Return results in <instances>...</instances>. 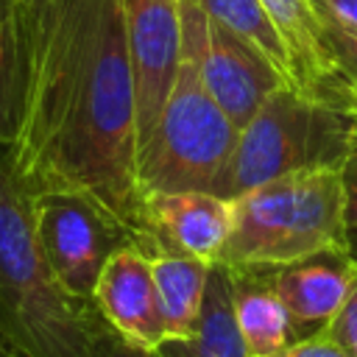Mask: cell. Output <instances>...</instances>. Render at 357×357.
<instances>
[{"instance_id": "15", "label": "cell", "mask_w": 357, "mask_h": 357, "mask_svg": "<svg viewBox=\"0 0 357 357\" xmlns=\"http://www.w3.org/2000/svg\"><path fill=\"white\" fill-rule=\"evenodd\" d=\"M271 59L290 86V56L259 0H187Z\"/></svg>"}, {"instance_id": "14", "label": "cell", "mask_w": 357, "mask_h": 357, "mask_svg": "<svg viewBox=\"0 0 357 357\" xmlns=\"http://www.w3.org/2000/svg\"><path fill=\"white\" fill-rule=\"evenodd\" d=\"M151 271H153V284L167 337H187L195 326L212 265L192 257L167 254V257H153Z\"/></svg>"}, {"instance_id": "18", "label": "cell", "mask_w": 357, "mask_h": 357, "mask_svg": "<svg viewBox=\"0 0 357 357\" xmlns=\"http://www.w3.org/2000/svg\"><path fill=\"white\" fill-rule=\"evenodd\" d=\"M326 335L349 354L357 357V259H354V279L351 287L340 304V310L335 312V318L326 324Z\"/></svg>"}, {"instance_id": "11", "label": "cell", "mask_w": 357, "mask_h": 357, "mask_svg": "<svg viewBox=\"0 0 357 357\" xmlns=\"http://www.w3.org/2000/svg\"><path fill=\"white\" fill-rule=\"evenodd\" d=\"M271 276L287 310L296 340L326 329V324L335 318L354 279V257L351 251H324L282 268H271Z\"/></svg>"}, {"instance_id": "8", "label": "cell", "mask_w": 357, "mask_h": 357, "mask_svg": "<svg viewBox=\"0 0 357 357\" xmlns=\"http://www.w3.org/2000/svg\"><path fill=\"white\" fill-rule=\"evenodd\" d=\"M134 78L137 148L148 139L181 64V0H120Z\"/></svg>"}, {"instance_id": "20", "label": "cell", "mask_w": 357, "mask_h": 357, "mask_svg": "<svg viewBox=\"0 0 357 357\" xmlns=\"http://www.w3.org/2000/svg\"><path fill=\"white\" fill-rule=\"evenodd\" d=\"M92 357H156V351L151 349H142L126 337H120L109 324L100 329L98 340H95V349H92Z\"/></svg>"}, {"instance_id": "16", "label": "cell", "mask_w": 357, "mask_h": 357, "mask_svg": "<svg viewBox=\"0 0 357 357\" xmlns=\"http://www.w3.org/2000/svg\"><path fill=\"white\" fill-rule=\"evenodd\" d=\"M318 22H321V47L326 53L329 73L310 98L357 117V33L321 17Z\"/></svg>"}, {"instance_id": "13", "label": "cell", "mask_w": 357, "mask_h": 357, "mask_svg": "<svg viewBox=\"0 0 357 357\" xmlns=\"http://www.w3.org/2000/svg\"><path fill=\"white\" fill-rule=\"evenodd\" d=\"M290 56V86L312 95L329 73L321 47V22L310 0H259Z\"/></svg>"}, {"instance_id": "23", "label": "cell", "mask_w": 357, "mask_h": 357, "mask_svg": "<svg viewBox=\"0 0 357 357\" xmlns=\"http://www.w3.org/2000/svg\"><path fill=\"white\" fill-rule=\"evenodd\" d=\"M156 357H223L209 351L204 343H198L192 335L187 337H167L156 346Z\"/></svg>"}, {"instance_id": "17", "label": "cell", "mask_w": 357, "mask_h": 357, "mask_svg": "<svg viewBox=\"0 0 357 357\" xmlns=\"http://www.w3.org/2000/svg\"><path fill=\"white\" fill-rule=\"evenodd\" d=\"M11 117V0H0V151L8 142Z\"/></svg>"}, {"instance_id": "21", "label": "cell", "mask_w": 357, "mask_h": 357, "mask_svg": "<svg viewBox=\"0 0 357 357\" xmlns=\"http://www.w3.org/2000/svg\"><path fill=\"white\" fill-rule=\"evenodd\" d=\"M340 184H343V215L351 234L357 231V142L351 145L346 162L340 165Z\"/></svg>"}, {"instance_id": "19", "label": "cell", "mask_w": 357, "mask_h": 357, "mask_svg": "<svg viewBox=\"0 0 357 357\" xmlns=\"http://www.w3.org/2000/svg\"><path fill=\"white\" fill-rule=\"evenodd\" d=\"M271 357H349V354L326 335V329H321V332H312L307 337L290 340L284 349H279Z\"/></svg>"}, {"instance_id": "26", "label": "cell", "mask_w": 357, "mask_h": 357, "mask_svg": "<svg viewBox=\"0 0 357 357\" xmlns=\"http://www.w3.org/2000/svg\"><path fill=\"white\" fill-rule=\"evenodd\" d=\"M8 357H11V354H8Z\"/></svg>"}, {"instance_id": "6", "label": "cell", "mask_w": 357, "mask_h": 357, "mask_svg": "<svg viewBox=\"0 0 357 357\" xmlns=\"http://www.w3.org/2000/svg\"><path fill=\"white\" fill-rule=\"evenodd\" d=\"M31 212L39 251L56 284L70 298L92 304L109 257L123 245H134L131 231L89 195L67 190L31 195Z\"/></svg>"}, {"instance_id": "9", "label": "cell", "mask_w": 357, "mask_h": 357, "mask_svg": "<svg viewBox=\"0 0 357 357\" xmlns=\"http://www.w3.org/2000/svg\"><path fill=\"white\" fill-rule=\"evenodd\" d=\"M231 201L215 192H148L134 245L148 257H192L215 265L229 234Z\"/></svg>"}, {"instance_id": "7", "label": "cell", "mask_w": 357, "mask_h": 357, "mask_svg": "<svg viewBox=\"0 0 357 357\" xmlns=\"http://www.w3.org/2000/svg\"><path fill=\"white\" fill-rule=\"evenodd\" d=\"M181 61L195 67L206 92L237 128L287 84L265 53L187 0H181Z\"/></svg>"}, {"instance_id": "10", "label": "cell", "mask_w": 357, "mask_h": 357, "mask_svg": "<svg viewBox=\"0 0 357 357\" xmlns=\"http://www.w3.org/2000/svg\"><path fill=\"white\" fill-rule=\"evenodd\" d=\"M92 307L120 337L142 349L156 351L167 337L151 259L137 245H123L109 257L98 276Z\"/></svg>"}, {"instance_id": "4", "label": "cell", "mask_w": 357, "mask_h": 357, "mask_svg": "<svg viewBox=\"0 0 357 357\" xmlns=\"http://www.w3.org/2000/svg\"><path fill=\"white\" fill-rule=\"evenodd\" d=\"M357 142V117L332 109L293 86H279L240 128L237 145L212 192L237 195L304 170H340Z\"/></svg>"}, {"instance_id": "1", "label": "cell", "mask_w": 357, "mask_h": 357, "mask_svg": "<svg viewBox=\"0 0 357 357\" xmlns=\"http://www.w3.org/2000/svg\"><path fill=\"white\" fill-rule=\"evenodd\" d=\"M3 151L28 195H89L137 240L142 192L120 0H11Z\"/></svg>"}, {"instance_id": "2", "label": "cell", "mask_w": 357, "mask_h": 357, "mask_svg": "<svg viewBox=\"0 0 357 357\" xmlns=\"http://www.w3.org/2000/svg\"><path fill=\"white\" fill-rule=\"evenodd\" d=\"M106 321L53 279L33 231L31 195L0 151V346L11 357H92Z\"/></svg>"}, {"instance_id": "25", "label": "cell", "mask_w": 357, "mask_h": 357, "mask_svg": "<svg viewBox=\"0 0 357 357\" xmlns=\"http://www.w3.org/2000/svg\"><path fill=\"white\" fill-rule=\"evenodd\" d=\"M0 357H8V351H6V349H3V346H0Z\"/></svg>"}, {"instance_id": "22", "label": "cell", "mask_w": 357, "mask_h": 357, "mask_svg": "<svg viewBox=\"0 0 357 357\" xmlns=\"http://www.w3.org/2000/svg\"><path fill=\"white\" fill-rule=\"evenodd\" d=\"M310 6L321 20L357 33V0H310Z\"/></svg>"}, {"instance_id": "3", "label": "cell", "mask_w": 357, "mask_h": 357, "mask_svg": "<svg viewBox=\"0 0 357 357\" xmlns=\"http://www.w3.org/2000/svg\"><path fill=\"white\" fill-rule=\"evenodd\" d=\"M226 268H282L324 251H349L340 170H304L265 181L231 201Z\"/></svg>"}, {"instance_id": "5", "label": "cell", "mask_w": 357, "mask_h": 357, "mask_svg": "<svg viewBox=\"0 0 357 357\" xmlns=\"http://www.w3.org/2000/svg\"><path fill=\"white\" fill-rule=\"evenodd\" d=\"M240 128L206 92L190 61L178 64L170 95L137 148V187L148 192H212Z\"/></svg>"}, {"instance_id": "12", "label": "cell", "mask_w": 357, "mask_h": 357, "mask_svg": "<svg viewBox=\"0 0 357 357\" xmlns=\"http://www.w3.org/2000/svg\"><path fill=\"white\" fill-rule=\"evenodd\" d=\"M220 265V262H218ZM226 268V265H223ZM240 337L251 357H271L293 340L287 310L273 287L271 268H226Z\"/></svg>"}, {"instance_id": "24", "label": "cell", "mask_w": 357, "mask_h": 357, "mask_svg": "<svg viewBox=\"0 0 357 357\" xmlns=\"http://www.w3.org/2000/svg\"><path fill=\"white\" fill-rule=\"evenodd\" d=\"M349 243H351V248H349V251H351V257L357 259V231H351V234H349Z\"/></svg>"}]
</instances>
